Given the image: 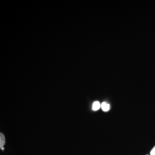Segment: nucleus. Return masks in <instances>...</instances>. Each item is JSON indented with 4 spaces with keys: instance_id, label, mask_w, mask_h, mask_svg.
<instances>
[{
    "instance_id": "1",
    "label": "nucleus",
    "mask_w": 155,
    "mask_h": 155,
    "mask_svg": "<svg viewBox=\"0 0 155 155\" xmlns=\"http://www.w3.org/2000/svg\"><path fill=\"white\" fill-rule=\"evenodd\" d=\"M5 144V138L3 133H0V147L1 149L4 147V146Z\"/></svg>"
},
{
    "instance_id": "2",
    "label": "nucleus",
    "mask_w": 155,
    "mask_h": 155,
    "mask_svg": "<svg viewBox=\"0 0 155 155\" xmlns=\"http://www.w3.org/2000/svg\"><path fill=\"white\" fill-rule=\"evenodd\" d=\"M102 109L103 111L107 112L110 110V105L107 104L105 102H103L102 103L101 105Z\"/></svg>"
},
{
    "instance_id": "3",
    "label": "nucleus",
    "mask_w": 155,
    "mask_h": 155,
    "mask_svg": "<svg viewBox=\"0 0 155 155\" xmlns=\"http://www.w3.org/2000/svg\"><path fill=\"white\" fill-rule=\"evenodd\" d=\"M100 106L101 105L100 104L99 102H94V103H93L92 109L94 111H98V110L99 109H100Z\"/></svg>"
},
{
    "instance_id": "4",
    "label": "nucleus",
    "mask_w": 155,
    "mask_h": 155,
    "mask_svg": "<svg viewBox=\"0 0 155 155\" xmlns=\"http://www.w3.org/2000/svg\"><path fill=\"white\" fill-rule=\"evenodd\" d=\"M150 155H155V146L150 151Z\"/></svg>"
}]
</instances>
